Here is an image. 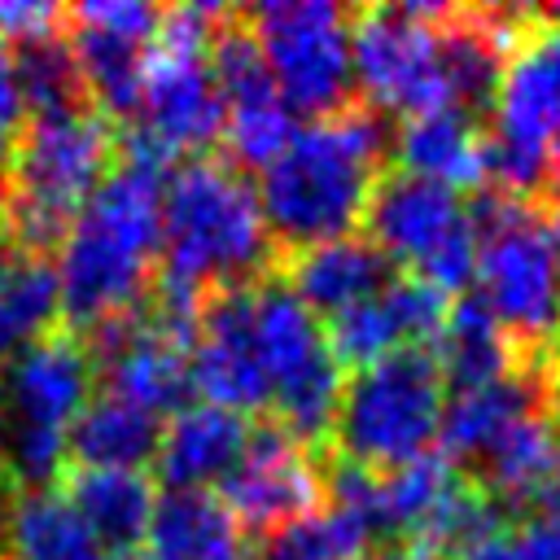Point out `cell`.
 <instances>
[{"label":"cell","mask_w":560,"mask_h":560,"mask_svg":"<svg viewBox=\"0 0 560 560\" xmlns=\"http://www.w3.org/2000/svg\"><path fill=\"white\" fill-rule=\"evenodd\" d=\"M136 114V131H144L171 158L214 144L223 136V96L210 74V61L153 48L144 61V92Z\"/></svg>","instance_id":"14"},{"label":"cell","mask_w":560,"mask_h":560,"mask_svg":"<svg viewBox=\"0 0 560 560\" xmlns=\"http://www.w3.org/2000/svg\"><path fill=\"white\" fill-rule=\"evenodd\" d=\"M293 298H302L311 311H341L350 302H363L389 284V258L359 232L328 236L315 245L293 249L289 258V280Z\"/></svg>","instance_id":"18"},{"label":"cell","mask_w":560,"mask_h":560,"mask_svg":"<svg viewBox=\"0 0 560 560\" xmlns=\"http://www.w3.org/2000/svg\"><path fill=\"white\" fill-rule=\"evenodd\" d=\"M192 328L158 311H122L92 328V363L105 376V394H118L149 416L179 411L192 389Z\"/></svg>","instance_id":"11"},{"label":"cell","mask_w":560,"mask_h":560,"mask_svg":"<svg viewBox=\"0 0 560 560\" xmlns=\"http://www.w3.org/2000/svg\"><path fill=\"white\" fill-rule=\"evenodd\" d=\"M433 346H438L433 359L442 368V381L455 385V389L490 385V381H503V376L516 372V346L477 293L451 302L446 328Z\"/></svg>","instance_id":"25"},{"label":"cell","mask_w":560,"mask_h":560,"mask_svg":"<svg viewBox=\"0 0 560 560\" xmlns=\"http://www.w3.org/2000/svg\"><path fill=\"white\" fill-rule=\"evenodd\" d=\"M381 298H385V306H389V315H394V324L402 332V346L424 350V341L442 337L446 315H451V298L442 289H433L429 280H420L416 271L389 280L381 289Z\"/></svg>","instance_id":"33"},{"label":"cell","mask_w":560,"mask_h":560,"mask_svg":"<svg viewBox=\"0 0 560 560\" xmlns=\"http://www.w3.org/2000/svg\"><path fill=\"white\" fill-rule=\"evenodd\" d=\"M438 4H376L350 22V70L372 109L420 114L451 105Z\"/></svg>","instance_id":"9"},{"label":"cell","mask_w":560,"mask_h":560,"mask_svg":"<svg viewBox=\"0 0 560 560\" xmlns=\"http://www.w3.org/2000/svg\"><path fill=\"white\" fill-rule=\"evenodd\" d=\"M368 525L341 508H311L276 529H262L249 560H359L368 547Z\"/></svg>","instance_id":"29"},{"label":"cell","mask_w":560,"mask_h":560,"mask_svg":"<svg viewBox=\"0 0 560 560\" xmlns=\"http://www.w3.org/2000/svg\"><path fill=\"white\" fill-rule=\"evenodd\" d=\"M61 18L66 13L44 0H0V39L9 48H18V44L44 39V35H57Z\"/></svg>","instance_id":"37"},{"label":"cell","mask_w":560,"mask_h":560,"mask_svg":"<svg viewBox=\"0 0 560 560\" xmlns=\"http://www.w3.org/2000/svg\"><path fill=\"white\" fill-rule=\"evenodd\" d=\"M547 179H551V188H556V206H560V136H556V144H551V171H547Z\"/></svg>","instance_id":"43"},{"label":"cell","mask_w":560,"mask_h":560,"mask_svg":"<svg viewBox=\"0 0 560 560\" xmlns=\"http://www.w3.org/2000/svg\"><path fill=\"white\" fill-rule=\"evenodd\" d=\"M0 551L13 560H101L96 538L57 486L13 490L0 516Z\"/></svg>","instance_id":"22"},{"label":"cell","mask_w":560,"mask_h":560,"mask_svg":"<svg viewBox=\"0 0 560 560\" xmlns=\"http://www.w3.org/2000/svg\"><path fill=\"white\" fill-rule=\"evenodd\" d=\"M153 560H249L245 525L214 490H166L149 521Z\"/></svg>","instance_id":"20"},{"label":"cell","mask_w":560,"mask_h":560,"mask_svg":"<svg viewBox=\"0 0 560 560\" xmlns=\"http://www.w3.org/2000/svg\"><path fill=\"white\" fill-rule=\"evenodd\" d=\"M293 131H298V122H293V109L280 92L223 109V144L236 158V171L241 166L262 171L267 162H276L284 153V144L293 140Z\"/></svg>","instance_id":"32"},{"label":"cell","mask_w":560,"mask_h":560,"mask_svg":"<svg viewBox=\"0 0 560 560\" xmlns=\"http://www.w3.org/2000/svg\"><path fill=\"white\" fill-rule=\"evenodd\" d=\"M9 153H13V136H4V131H0V175H4V162H9Z\"/></svg>","instance_id":"44"},{"label":"cell","mask_w":560,"mask_h":560,"mask_svg":"<svg viewBox=\"0 0 560 560\" xmlns=\"http://www.w3.org/2000/svg\"><path fill=\"white\" fill-rule=\"evenodd\" d=\"M144 44L149 39H136V35H122V31H105V26H92V22H74L70 48H74V61H79L83 96L105 118H127V114L140 109L144 61H149Z\"/></svg>","instance_id":"24"},{"label":"cell","mask_w":560,"mask_h":560,"mask_svg":"<svg viewBox=\"0 0 560 560\" xmlns=\"http://www.w3.org/2000/svg\"><path fill=\"white\" fill-rule=\"evenodd\" d=\"M162 184L166 171L122 158L70 219L52 262L70 324L96 328L136 311L162 254Z\"/></svg>","instance_id":"2"},{"label":"cell","mask_w":560,"mask_h":560,"mask_svg":"<svg viewBox=\"0 0 560 560\" xmlns=\"http://www.w3.org/2000/svg\"><path fill=\"white\" fill-rule=\"evenodd\" d=\"M459 481L464 477L455 459H446L442 451H424L398 468L376 472V534L420 538Z\"/></svg>","instance_id":"27"},{"label":"cell","mask_w":560,"mask_h":560,"mask_svg":"<svg viewBox=\"0 0 560 560\" xmlns=\"http://www.w3.org/2000/svg\"><path fill=\"white\" fill-rule=\"evenodd\" d=\"M512 556L516 560H560V525L547 516H529L521 525H508Z\"/></svg>","instance_id":"38"},{"label":"cell","mask_w":560,"mask_h":560,"mask_svg":"<svg viewBox=\"0 0 560 560\" xmlns=\"http://www.w3.org/2000/svg\"><path fill=\"white\" fill-rule=\"evenodd\" d=\"M249 284L214 289L201 302L192 350H188L192 389L201 394V402H214L241 416L271 402V385L258 363L254 328H249Z\"/></svg>","instance_id":"13"},{"label":"cell","mask_w":560,"mask_h":560,"mask_svg":"<svg viewBox=\"0 0 560 560\" xmlns=\"http://www.w3.org/2000/svg\"><path fill=\"white\" fill-rule=\"evenodd\" d=\"M442 407L446 381L433 350L402 346L346 381L332 433L350 464L385 472L433 451Z\"/></svg>","instance_id":"7"},{"label":"cell","mask_w":560,"mask_h":560,"mask_svg":"<svg viewBox=\"0 0 560 560\" xmlns=\"http://www.w3.org/2000/svg\"><path fill=\"white\" fill-rule=\"evenodd\" d=\"M109 560H153V556H136V551H122V556H109Z\"/></svg>","instance_id":"46"},{"label":"cell","mask_w":560,"mask_h":560,"mask_svg":"<svg viewBox=\"0 0 560 560\" xmlns=\"http://www.w3.org/2000/svg\"><path fill=\"white\" fill-rule=\"evenodd\" d=\"M13 66H18V83L26 96V109H66V105H83V79H79V61L66 35H44L31 44L13 48Z\"/></svg>","instance_id":"31"},{"label":"cell","mask_w":560,"mask_h":560,"mask_svg":"<svg viewBox=\"0 0 560 560\" xmlns=\"http://www.w3.org/2000/svg\"><path fill=\"white\" fill-rule=\"evenodd\" d=\"M61 494L70 499L96 547L122 556L140 538H149L158 490L144 477V468H74Z\"/></svg>","instance_id":"19"},{"label":"cell","mask_w":560,"mask_h":560,"mask_svg":"<svg viewBox=\"0 0 560 560\" xmlns=\"http://www.w3.org/2000/svg\"><path fill=\"white\" fill-rule=\"evenodd\" d=\"M70 18H74V22L105 26V31L136 35V39H153L162 9H153V4H144V0H88V4H79Z\"/></svg>","instance_id":"36"},{"label":"cell","mask_w":560,"mask_h":560,"mask_svg":"<svg viewBox=\"0 0 560 560\" xmlns=\"http://www.w3.org/2000/svg\"><path fill=\"white\" fill-rule=\"evenodd\" d=\"M542 398L538 381L525 372H512L503 381L490 385H472V389H455L442 407V424H438V442L446 459H481L525 411H534Z\"/></svg>","instance_id":"21"},{"label":"cell","mask_w":560,"mask_h":560,"mask_svg":"<svg viewBox=\"0 0 560 560\" xmlns=\"http://www.w3.org/2000/svg\"><path fill=\"white\" fill-rule=\"evenodd\" d=\"M363 223H368V241L389 262L398 258L420 267L451 232L468 223V210L455 188L411 171H389V175H376Z\"/></svg>","instance_id":"15"},{"label":"cell","mask_w":560,"mask_h":560,"mask_svg":"<svg viewBox=\"0 0 560 560\" xmlns=\"http://www.w3.org/2000/svg\"><path fill=\"white\" fill-rule=\"evenodd\" d=\"M249 442V420L241 411L214 407V402H184L171 411V420L158 433V477L166 490H210L214 481L241 464Z\"/></svg>","instance_id":"16"},{"label":"cell","mask_w":560,"mask_h":560,"mask_svg":"<svg viewBox=\"0 0 560 560\" xmlns=\"http://www.w3.org/2000/svg\"><path fill=\"white\" fill-rule=\"evenodd\" d=\"M114 127L101 109H39L22 122L0 175V236L48 254L114 162Z\"/></svg>","instance_id":"4"},{"label":"cell","mask_w":560,"mask_h":560,"mask_svg":"<svg viewBox=\"0 0 560 560\" xmlns=\"http://www.w3.org/2000/svg\"><path fill=\"white\" fill-rule=\"evenodd\" d=\"M486 486L490 494H503L512 503H534L538 486L560 464V424L542 407L525 411L486 455Z\"/></svg>","instance_id":"28"},{"label":"cell","mask_w":560,"mask_h":560,"mask_svg":"<svg viewBox=\"0 0 560 560\" xmlns=\"http://www.w3.org/2000/svg\"><path fill=\"white\" fill-rule=\"evenodd\" d=\"M416 276L429 280L433 289H442L446 298L459 293L468 280H477V236H472V228L464 223L459 232H451V236L416 267Z\"/></svg>","instance_id":"35"},{"label":"cell","mask_w":560,"mask_h":560,"mask_svg":"<svg viewBox=\"0 0 560 560\" xmlns=\"http://www.w3.org/2000/svg\"><path fill=\"white\" fill-rule=\"evenodd\" d=\"M280 96L302 114H337L354 88L350 18L332 0H267L245 22Z\"/></svg>","instance_id":"10"},{"label":"cell","mask_w":560,"mask_h":560,"mask_svg":"<svg viewBox=\"0 0 560 560\" xmlns=\"http://www.w3.org/2000/svg\"><path fill=\"white\" fill-rule=\"evenodd\" d=\"M0 472L18 490L52 486L70 459V424L92 398L96 363L74 332H48L4 368Z\"/></svg>","instance_id":"5"},{"label":"cell","mask_w":560,"mask_h":560,"mask_svg":"<svg viewBox=\"0 0 560 560\" xmlns=\"http://www.w3.org/2000/svg\"><path fill=\"white\" fill-rule=\"evenodd\" d=\"M477 236V284L508 337L547 341L560 332V236L551 214L508 192H477L468 210Z\"/></svg>","instance_id":"6"},{"label":"cell","mask_w":560,"mask_h":560,"mask_svg":"<svg viewBox=\"0 0 560 560\" xmlns=\"http://www.w3.org/2000/svg\"><path fill=\"white\" fill-rule=\"evenodd\" d=\"M0 442H4V381H0Z\"/></svg>","instance_id":"45"},{"label":"cell","mask_w":560,"mask_h":560,"mask_svg":"<svg viewBox=\"0 0 560 560\" xmlns=\"http://www.w3.org/2000/svg\"><path fill=\"white\" fill-rule=\"evenodd\" d=\"M385 140V118L372 105H341L337 114L298 127L284 153L267 162L254 184L271 241L302 249L354 232V223H363Z\"/></svg>","instance_id":"3"},{"label":"cell","mask_w":560,"mask_h":560,"mask_svg":"<svg viewBox=\"0 0 560 560\" xmlns=\"http://www.w3.org/2000/svg\"><path fill=\"white\" fill-rule=\"evenodd\" d=\"M324 341H328V354L337 359V368H354V372L402 350V332H398L381 293L332 311L324 324Z\"/></svg>","instance_id":"30"},{"label":"cell","mask_w":560,"mask_h":560,"mask_svg":"<svg viewBox=\"0 0 560 560\" xmlns=\"http://www.w3.org/2000/svg\"><path fill=\"white\" fill-rule=\"evenodd\" d=\"M451 560H516V556H512V538H508V529L499 525L494 534H486L481 542L464 547V551H459V556H451Z\"/></svg>","instance_id":"40"},{"label":"cell","mask_w":560,"mask_h":560,"mask_svg":"<svg viewBox=\"0 0 560 560\" xmlns=\"http://www.w3.org/2000/svg\"><path fill=\"white\" fill-rule=\"evenodd\" d=\"M319 494H324V472L315 468L311 451L280 424L249 429L241 464L219 486V499L245 529H276L319 508Z\"/></svg>","instance_id":"12"},{"label":"cell","mask_w":560,"mask_h":560,"mask_svg":"<svg viewBox=\"0 0 560 560\" xmlns=\"http://www.w3.org/2000/svg\"><path fill=\"white\" fill-rule=\"evenodd\" d=\"M271 258V228L254 184L214 158H192L162 184V254L153 311L197 324L214 289L249 284Z\"/></svg>","instance_id":"1"},{"label":"cell","mask_w":560,"mask_h":560,"mask_svg":"<svg viewBox=\"0 0 560 560\" xmlns=\"http://www.w3.org/2000/svg\"><path fill=\"white\" fill-rule=\"evenodd\" d=\"M228 22V9H214V4H175L158 18V48L162 52H184V57H206L219 26Z\"/></svg>","instance_id":"34"},{"label":"cell","mask_w":560,"mask_h":560,"mask_svg":"<svg viewBox=\"0 0 560 560\" xmlns=\"http://www.w3.org/2000/svg\"><path fill=\"white\" fill-rule=\"evenodd\" d=\"M162 420L118 394H92L70 424V455L79 468H140L158 451Z\"/></svg>","instance_id":"26"},{"label":"cell","mask_w":560,"mask_h":560,"mask_svg":"<svg viewBox=\"0 0 560 560\" xmlns=\"http://www.w3.org/2000/svg\"><path fill=\"white\" fill-rule=\"evenodd\" d=\"M560 136V22L529 31L503 61L494 88V131L486 136L490 179L508 197L534 192L551 171Z\"/></svg>","instance_id":"8"},{"label":"cell","mask_w":560,"mask_h":560,"mask_svg":"<svg viewBox=\"0 0 560 560\" xmlns=\"http://www.w3.org/2000/svg\"><path fill=\"white\" fill-rule=\"evenodd\" d=\"M534 508H538V516H547V521H556V525H560V464H556V468H551V477L538 486Z\"/></svg>","instance_id":"41"},{"label":"cell","mask_w":560,"mask_h":560,"mask_svg":"<svg viewBox=\"0 0 560 560\" xmlns=\"http://www.w3.org/2000/svg\"><path fill=\"white\" fill-rule=\"evenodd\" d=\"M372 560H433V556L420 551V547H389V551H381V556H372Z\"/></svg>","instance_id":"42"},{"label":"cell","mask_w":560,"mask_h":560,"mask_svg":"<svg viewBox=\"0 0 560 560\" xmlns=\"http://www.w3.org/2000/svg\"><path fill=\"white\" fill-rule=\"evenodd\" d=\"M26 118H31V109H26V96H22V83H18L13 48L0 39V131L18 140V131H22Z\"/></svg>","instance_id":"39"},{"label":"cell","mask_w":560,"mask_h":560,"mask_svg":"<svg viewBox=\"0 0 560 560\" xmlns=\"http://www.w3.org/2000/svg\"><path fill=\"white\" fill-rule=\"evenodd\" d=\"M57 315L61 289L52 258L0 236V359H13L48 337Z\"/></svg>","instance_id":"23"},{"label":"cell","mask_w":560,"mask_h":560,"mask_svg":"<svg viewBox=\"0 0 560 560\" xmlns=\"http://www.w3.org/2000/svg\"><path fill=\"white\" fill-rule=\"evenodd\" d=\"M398 171L438 179L446 188H481L490 179L486 162V131L472 118V109L459 105H433L420 114H407L394 131Z\"/></svg>","instance_id":"17"}]
</instances>
